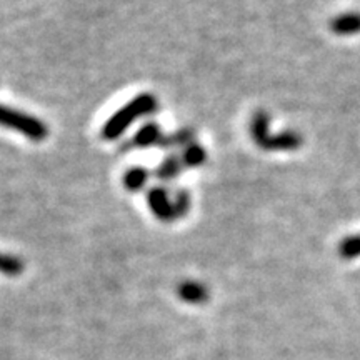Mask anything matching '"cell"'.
<instances>
[{
	"instance_id": "6da1fadb",
	"label": "cell",
	"mask_w": 360,
	"mask_h": 360,
	"mask_svg": "<svg viewBox=\"0 0 360 360\" xmlns=\"http://www.w3.org/2000/svg\"><path fill=\"white\" fill-rule=\"evenodd\" d=\"M252 141L260 148L269 152H290L302 147V135L295 130H285L281 134L270 132V115L267 112H255L250 120Z\"/></svg>"
},
{
	"instance_id": "7a4b0ae2",
	"label": "cell",
	"mask_w": 360,
	"mask_h": 360,
	"mask_svg": "<svg viewBox=\"0 0 360 360\" xmlns=\"http://www.w3.org/2000/svg\"><path fill=\"white\" fill-rule=\"evenodd\" d=\"M157 110V98L152 94H141L132 98L129 103H125L120 110H117L114 115L103 124L102 139L103 141H115L132 125L135 120L141 117L150 115Z\"/></svg>"
},
{
	"instance_id": "3957f363",
	"label": "cell",
	"mask_w": 360,
	"mask_h": 360,
	"mask_svg": "<svg viewBox=\"0 0 360 360\" xmlns=\"http://www.w3.org/2000/svg\"><path fill=\"white\" fill-rule=\"evenodd\" d=\"M0 125L2 127L17 130L24 137L34 142H42L49 137V127L37 117L25 114V112L11 109L0 103Z\"/></svg>"
},
{
	"instance_id": "277c9868",
	"label": "cell",
	"mask_w": 360,
	"mask_h": 360,
	"mask_svg": "<svg viewBox=\"0 0 360 360\" xmlns=\"http://www.w3.org/2000/svg\"><path fill=\"white\" fill-rule=\"evenodd\" d=\"M147 202L152 214L159 220H162V222H172V220H175L174 199L169 195V192L164 187L150 188L147 195Z\"/></svg>"
},
{
	"instance_id": "5b68a950",
	"label": "cell",
	"mask_w": 360,
	"mask_h": 360,
	"mask_svg": "<svg viewBox=\"0 0 360 360\" xmlns=\"http://www.w3.org/2000/svg\"><path fill=\"white\" fill-rule=\"evenodd\" d=\"M164 132L159 127V124L148 122L143 127L139 129V132L130 139L129 143H125L124 147L127 148H148L152 146H160L162 139H164Z\"/></svg>"
},
{
	"instance_id": "8992f818",
	"label": "cell",
	"mask_w": 360,
	"mask_h": 360,
	"mask_svg": "<svg viewBox=\"0 0 360 360\" xmlns=\"http://www.w3.org/2000/svg\"><path fill=\"white\" fill-rule=\"evenodd\" d=\"M330 30L335 35H354L360 32V13L359 12H349L340 13L335 19L330 20Z\"/></svg>"
},
{
	"instance_id": "52a82bcc",
	"label": "cell",
	"mask_w": 360,
	"mask_h": 360,
	"mask_svg": "<svg viewBox=\"0 0 360 360\" xmlns=\"http://www.w3.org/2000/svg\"><path fill=\"white\" fill-rule=\"evenodd\" d=\"M186 167L182 162V157L179 155H170L165 159L155 170V177L160 179L162 182H170V180L177 179L182 169Z\"/></svg>"
},
{
	"instance_id": "ba28073f",
	"label": "cell",
	"mask_w": 360,
	"mask_h": 360,
	"mask_svg": "<svg viewBox=\"0 0 360 360\" xmlns=\"http://www.w3.org/2000/svg\"><path fill=\"white\" fill-rule=\"evenodd\" d=\"M193 142V130L192 129H180L174 134H165L160 142V148H174V147H184L191 146Z\"/></svg>"
},
{
	"instance_id": "9c48e42d",
	"label": "cell",
	"mask_w": 360,
	"mask_h": 360,
	"mask_svg": "<svg viewBox=\"0 0 360 360\" xmlns=\"http://www.w3.org/2000/svg\"><path fill=\"white\" fill-rule=\"evenodd\" d=\"M182 162L186 167H200V165L205 164L207 160V152L205 148L199 146V143L192 142L191 146H187L182 152Z\"/></svg>"
},
{
	"instance_id": "30bf717a",
	"label": "cell",
	"mask_w": 360,
	"mask_h": 360,
	"mask_svg": "<svg viewBox=\"0 0 360 360\" xmlns=\"http://www.w3.org/2000/svg\"><path fill=\"white\" fill-rule=\"evenodd\" d=\"M148 177H150V175H148L146 169L134 167V169H129L127 172H125L124 184H125V187H127V191L139 192L146 187V184L148 182Z\"/></svg>"
},
{
	"instance_id": "8fae6325",
	"label": "cell",
	"mask_w": 360,
	"mask_h": 360,
	"mask_svg": "<svg viewBox=\"0 0 360 360\" xmlns=\"http://www.w3.org/2000/svg\"><path fill=\"white\" fill-rule=\"evenodd\" d=\"M24 269H25V264L20 257L0 252V274H4V276H8V277H17L24 272Z\"/></svg>"
},
{
	"instance_id": "7c38bea8",
	"label": "cell",
	"mask_w": 360,
	"mask_h": 360,
	"mask_svg": "<svg viewBox=\"0 0 360 360\" xmlns=\"http://www.w3.org/2000/svg\"><path fill=\"white\" fill-rule=\"evenodd\" d=\"M179 294L188 302H202V300L207 299V289L202 283L197 282H184L179 287Z\"/></svg>"
},
{
	"instance_id": "4fadbf2b",
	"label": "cell",
	"mask_w": 360,
	"mask_h": 360,
	"mask_svg": "<svg viewBox=\"0 0 360 360\" xmlns=\"http://www.w3.org/2000/svg\"><path fill=\"white\" fill-rule=\"evenodd\" d=\"M339 254L342 259H357L360 257V233L344 238L339 245Z\"/></svg>"
},
{
	"instance_id": "5bb4252c",
	"label": "cell",
	"mask_w": 360,
	"mask_h": 360,
	"mask_svg": "<svg viewBox=\"0 0 360 360\" xmlns=\"http://www.w3.org/2000/svg\"><path fill=\"white\" fill-rule=\"evenodd\" d=\"M191 210V193L184 188L175 192L174 195V212H175V219H182L186 217Z\"/></svg>"
}]
</instances>
